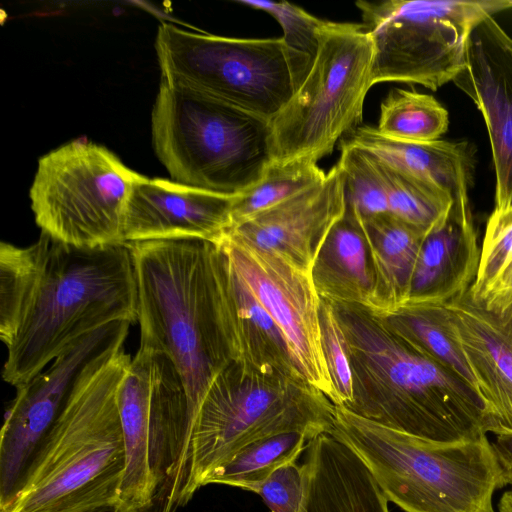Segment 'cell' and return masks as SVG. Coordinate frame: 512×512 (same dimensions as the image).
Segmentation results:
<instances>
[{"label": "cell", "mask_w": 512, "mask_h": 512, "mask_svg": "<svg viewBox=\"0 0 512 512\" xmlns=\"http://www.w3.org/2000/svg\"><path fill=\"white\" fill-rule=\"evenodd\" d=\"M153 352L139 347L119 386L118 407L126 467L115 508L120 512L150 511L154 484L149 460Z\"/></svg>", "instance_id": "ffe728a7"}, {"label": "cell", "mask_w": 512, "mask_h": 512, "mask_svg": "<svg viewBox=\"0 0 512 512\" xmlns=\"http://www.w3.org/2000/svg\"><path fill=\"white\" fill-rule=\"evenodd\" d=\"M344 139L453 198L468 193L473 152L467 142L436 140L425 143L393 140L375 127L358 126Z\"/></svg>", "instance_id": "44dd1931"}, {"label": "cell", "mask_w": 512, "mask_h": 512, "mask_svg": "<svg viewBox=\"0 0 512 512\" xmlns=\"http://www.w3.org/2000/svg\"><path fill=\"white\" fill-rule=\"evenodd\" d=\"M480 251L468 193H462L425 235L406 300L445 304L459 296L476 279Z\"/></svg>", "instance_id": "ac0fdd59"}, {"label": "cell", "mask_w": 512, "mask_h": 512, "mask_svg": "<svg viewBox=\"0 0 512 512\" xmlns=\"http://www.w3.org/2000/svg\"><path fill=\"white\" fill-rule=\"evenodd\" d=\"M346 212L345 176L336 163L326 178L227 229L312 273L332 228Z\"/></svg>", "instance_id": "9a60e30c"}, {"label": "cell", "mask_w": 512, "mask_h": 512, "mask_svg": "<svg viewBox=\"0 0 512 512\" xmlns=\"http://www.w3.org/2000/svg\"><path fill=\"white\" fill-rule=\"evenodd\" d=\"M506 483L511 485V489L506 491L499 502V512H512V473L506 476Z\"/></svg>", "instance_id": "d590c367"}, {"label": "cell", "mask_w": 512, "mask_h": 512, "mask_svg": "<svg viewBox=\"0 0 512 512\" xmlns=\"http://www.w3.org/2000/svg\"><path fill=\"white\" fill-rule=\"evenodd\" d=\"M373 45L372 84L400 82L437 90L464 68L473 28L512 1H357Z\"/></svg>", "instance_id": "9c48e42d"}, {"label": "cell", "mask_w": 512, "mask_h": 512, "mask_svg": "<svg viewBox=\"0 0 512 512\" xmlns=\"http://www.w3.org/2000/svg\"><path fill=\"white\" fill-rule=\"evenodd\" d=\"M161 77L269 122L296 91L282 38H230L159 25Z\"/></svg>", "instance_id": "8fae6325"}, {"label": "cell", "mask_w": 512, "mask_h": 512, "mask_svg": "<svg viewBox=\"0 0 512 512\" xmlns=\"http://www.w3.org/2000/svg\"><path fill=\"white\" fill-rule=\"evenodd\" d=\"M222 253L221 325L231 362L253 371L304 379L275 321L237 278Z\"/></svg>", "instance_id": "d6986e66"}, {"label": "cell", "mask_w": 512, "mask_h": 512, "mask_svg": "<svg viewBox=\"0 0 512 512\" xmlns=\"http://www.w3.org/2000/svg\"><path fill=\"white\" fill-rule=\"evenodd\" d=\"M97 512H120V511H118L115 507H109V508H104L102 510H99ZM139 512H150V511H139Z\"/></svg>", "instance_id": "74e56055"}, {"label": "cell", "mask_w": 512, "mask_h": 512, "mask_svg": "<svg viewBox=\"0 0 512 512\" xmlns=\"http://www.w3.org/2000/svg\"><path fill=\"white\" fill-rule=\"evenodd\" d=\"M334 404L304 379L230 363L211 382L194 419L175 510L245 444L294 431H330Z\"/></svg>", "instance_id": "8992f818"}, {"label": "cell", "mask_w": 512, "mask_h": 512, "mask_svg": "<svg viewBox=\"0 0 512 512\" xmlns=\"http://www.w3.org/2000/svg\"><path fill=\"white\" fill-rule=\"evenodd\" d=\"M330 432L361 458L387 500L405 512H494L493 494L507 485L487 436L432 441L335 404Z\"/></svg>", "instance_id": "5b68a950"}, {"label": "cell", "mask_w": 512, "mask_h": 512, "mask_svg": "<svg viewBox=\"0 0 512 512\" xmlns=\"http://www.w3.org/2000/svg\"><path fill=\"white\" fill-rule=\"evenodd\" d=\"M304 466L286 463L260 485L261 496L271 512H299L304 496Z\"/></svg>", "instance_id": "d6a6232c"}, {"label": "cell", "mask_w": 512, "mask_h": 512, "mask_svg": "<svg viewBox=\"0 0 512 512\" xmlns=\"http://www.w3.org/2000/svg\"><path fill=\"white\" fill-rule=\"evenodd\" d=\"M130 322L117 321L71 344L42 372L17 388L0 437V512L16 497L39 447L88 369L124 346Z\"/></svg>", "instance_id": "7c38bea8"}, {"label": "cell", "mask_w": 512, "mask_h": 512, "mask_svg": "<svg viewBox=\"0 0 512 512\" xmlns=\"http://www.w3.org/2000/svg\"><path fill=\"white\" fill-rule=\"evenodd\" d=\"M316 434L305 431L280 433L245 444L205 479L257 493L260 485L278 467L295 462Z\"/></svg>", "instance_id": "d4e9b609"}, {"label": "cell", "mask_w": 512, "mask_h": 512, "mask_svg": "<svg viewBox=\"0 0 512 512\" xmlns=\"http://www.w3.org/2000/svg\"><path fill=\"white\" fill-rule=\"evenodd\" d=\"M493 447L507 476L512 473V434L497 436Z\"/></svg>", "instance_id": "e575fe53"}, {"label": "cell", "mask_w": 512, "mask_h": 512, "mask_svg": "<svg viewBox=\"0 0 512 512\" xmlns=\"http://www.w3.org/2000/svg\"><path fill=\"white\" fill-rule=\"evenodd\" d=\"M234 199L139 174L125 205L124 243L181 239L216 242L228 228Z\"/></svg>", "instance_id": "2e32d148"}, {"label": "cell", "mask_w": 512, "mask_h": 512, "mask_svg": "<svg viewBox=\"0 0 512 512\" xmlns=\"http://www.w3.org/2000/svg\"><path fill=\"white\" fill-rule=\"evenodd\" d=\"M340 144L337 163L345 176L347 205L362 219L389 213L386 190L370 153L344 139Z\"/></svg>", "instance_id": "f546056e"}, {"label": "cell", "mask_w": 512, "mask_h": 512, "mask_svg": "<svg viewBox=\"0 0 512 512\" xmlns=\"http://www.w3.org/2000/svg\"><path fill=\"white\" fill-rule=\"evenodd\" d=\"M370 155L382 178L391 215L425 234L444 220L452 196Z\"/></svg>", "instance_id": "484cf974"}, {"label": "cell", "mask_w": 512, "mask_h": 512, "mask_svg": "<svg viewBox=\"0 0 512 512\" xmlns=\"http://www.w3.org/2000/svg\"><path fill=\"white\" fill-rule=\"evenodd\" d=\"M446 304L485 403L487 431L512 434V329L471 287Z\"/></svg>", "instance_id": "e0dca14e"}, {"label": "cell", "mask_w": 512, "mask_h": 512, "mask_svg": "<svg viewBox=\"0 0 512 512\" xmlns=\"http://www.w3.org/2000/svg\"><path fill=\"white\" fill-rule=\"evenodd\" d=\"M131 360L122 346L88 369L5 512H97L117 505L126 467L118 390Z\"/></svg>", "instance_id": "277c9868"}, {"label": "cell", "mask_w": 512, "mask_h": 512, "mask_svg": "<svg viewBox=\"0 0 512 512\" xmlns=\"http://www.w3.org/2000/svg\"><path fill=\"white\" fill-rule=\"evenodd\" d=\"M352 212L366 242L373 276L370 302L364 309L382 316L408 298L426 234L390 213L362 219Z\"/></svg>", "instance_id": "7402d4cb"}, {"label": "cell", "mask_w": 512, "mask_h": 512, "mask_svg": "<svg viewBox=\"0 0 512 512\" xmlns=\"http://www.w3.org/2000/svg\"><path fill=\"white\" fill-rule=\"evenodd\" d=\"M334 307L353 382V400L345 408L437 442L486 436V407L476 388L394 332L383 318L359 306Z\"/></svg>", "instance_id": "7a4b0ae2"}, {"label": "cell", "mask_w": 512, "mask_h": 512, "mask_svg": "<svg viewBox=\"0 0 512 512\" xmlns=\"http://www.w3.org/2000/svg\"><path fill=\"white\" fill-rule=\"evenodd\" d=\"M138 175L106 147L70 141L38 160L29 191L35 222L75 247L125 244L124 210Z\"/></svg>", "instance_id": "30bf717a"}, {"label": "cell", "mask_w": 512, "mask_h": 512, "mask_svg": "<svg viewBox=\"0 0 512 512\" xmlns=\"http://www.w3.org/2000/svg\"><path fill=\"white\" fill-rule=\"evenodd\" d=\"M322 350L337 396V404L348 406L353 400V382L345 338L334 305L322 300L319 309Z\"/></svg>", "instance_id": "4dcf8cb0"}, {"label": "cell", "mask_w": 512, "mask_h": 512, "mask_svg": "<svg viewBox=\"0 0 512 512\" xmlns=\"http://www.w3.org/2000/svg\"><path fill=\"white\" fill-rule=\"evenodd\" d=\"M373 45L364 25L324 20L319 49L306 79L270 121L273 161L330 154L362 122L373 86Z\"/></svg>", "instance_id": "ba28073f"}, {"label": "cell", "mask_w": 512, "mask_h": 512, "mask_svg": "<svg viewBox=\"0 0 512 512\" xmlns=\"http://www.w3.org/2000/svg\"><path fill=\"white\" fill-rule=\"evenodd\" d=\"M379 317L422 353L446 366L478 390L446 303L406 300Z\"/></svg>", "instance_id": "cb8c5ba5"}, {"label": "cell", "mask_w": 512, "mask_h": 512, "mask_svg": "<svg viewBox=\"0 0 512 512\" xmlns=\"http://www.w3.org/2000/svg\"><path fill=\"white\" fill-rule=\"evenodd\" d=\"M447 110L432 96L394 89L382 101L376 130L383 136L404 142L439 140L448 129Z\"/></svg>", "instance_id": "4316f807"}, {"label": "cell", "mask_w": 512, "mask_h": 512, "mask_svg": "<svg viewBox=\"0 0 512 512\" xmlns=\"http://www.w3.org/2000/svg\"><path fill=\"white\" fill-rule=\"evenodd\" d=\"M243 5L272 15L283 30L281 37L291 62L296 90L306 79L319 49V29L324 20L287 1L240 0Z\"/></svg>", "instance_id": "f1b7e54d"}, {"label": "cell", "mask_w": 512, "mask_h": 512, "mask_svg": "<svg viewBox=\"0 0 512 512\" xmlns=\"http://www.w3.org/2000/svg\"><path fill=\"white\" fill-rule=\"evenodd\" d=\"M137 319L127 244L75 247L43 233L24 247L1 242L2 377L10 385L28 383L83 336Z\"/></svg>", "instance_id": "6da1fadb"}, {"label": "cell", "mask_w": 512, "mask_h": 512, "mask_svg": "<svg viewBox=\"0 0 512 512\" xmlns=\"http://www.w3.org/2000/svg\"><path fill=\"white\" fill-rule=\"evenodd\" d=\"M127 245L140 347L172 361L187 392L193 425L211 382L232 363L221 325L222 251L215 242L197 239Z\"/></svg>", "instance_id": "3957f363"}, {"label": "cell", "mask_w": 512, "mask_h": 512, "mask_svg": "<svg viewBox=\"0 0 512 512\" xmlns=\"http://www.w3.org/2000/svg\"><path fill=\"white\" fill-rule=\"evenodd\" d=\"M320 299L335 306L367 308L373 276L358 221L346 204L344 217L332 228L312 269Z\"/></svg>", "instance_id": "603a6c76"}, {"label": "cell", "mask_w": 512, "mask_h": 512, "mask_svg": "<svg viewBox=\"0 0 512 512\" xmlns=\"http://www.w3.org/2000/svg\"><path fill=\"white\" fill-rule=\"evenodd\" d=\"M151 120L155 153L173 181L237 196L273 161L268 120L163 77Z\"/></svg>", "instance_id": "52a82bcc"}, {"label": "cell", "mask_w": 512, "mask_h": 512, "mask_svg": "<svg viewBox=\"0 0 512 512\" xmlns=\"http://www.w3.org/2000/svg\"><path fill=\"white\" fill-rule=\"evenodd\" d=\"M494 313L497 314L512 329V303L504 309Z\"/></svg>", "instance_id": "8d00e7d4"}, {"label": "cell", "mask_w": 512, "mask_h": 512, "mask_svg": "<svg viewBox=\"0 0 512 512\" xmlns=\"http://www.w3.org/2000/svg\"><path fill=\"white\" fill-rule=\"evenodd\" d=\"M215 243L237 278L275 321L300 374L336 405L337 396L322 350L321 299L312 273L231 232H224Z\"/></svg>", "instance_id": "4fadbf2b"}, {"label": "cell", "mask_w": 512, "mask_h": 512, "mask_svg": "<svg viewBox=\"0 0 512 512\" xmlns=\"http://www.w3.org/2000/svg\"><path fill=\"white\" fill-rule=\"evenodd\" d=\"M326 175L310 158L272 161L258 183L235 196L227 229L322 182Z\"/></svg>", "instance_id": "83f0119b"}, {"label": "cell", "mask_w": 512, "mask_h": 512, "mask_svg": "<svg viewBox=\"0 0 512 512\" xmlns=\"http://www.w3.org/2000/svg\"><path fill=\"white\" fill-rule=\"evenodd\" d=\"M511 257L512 210L499 214L491 213L480 251L477 276L471 286L474 297H479L486 291Z\"/></svg>", "instance_id": "1f68e13d"}, {"label": "cell", "mask_w": 512, "mask_h": 512, "mask_svg": "<svg viewBox=\"0 0 512 512\" xmlns=\"http://www.w3.org/2000/svg\"><path fill=\"white\" fill-rule=\"evenodd\" d=\"M474 298L494 312L500 311L512 303V257L486 291L481 296Z\"/></svg>", "instance_id": "836d02e7"}, {"label": "cell", "mask_w": 512, "mask_h": 512, "mask_svg": "<svg viewBox=\"0 0 512 512\" xmlns=\"http://www.w3.org/2000/svg\"><path fill=\"white\" fill-rule=\"evenodd\" d=\"M454 84L482 113L496 175L492 213L512 210V38L492 16L471 31L464 68Z\"/></svg>", "instance_id": "5bb4252c"}]
</instances>
